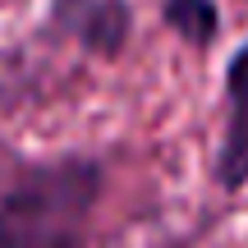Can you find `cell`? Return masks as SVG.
Returning <instances> with one entry per match:
<instances>
[{
    "mask_svg": "<svg viewBox=\"0 0 248 248\" xmlns=\"http://www.w3.org/2000/svg\"><path fill=\"white\" fill-rule=\"evenodd\" d=\"M106 188L97 152H0V248H92Z\"/></svg>",
    "mask_w": 248,
    "mask_h": 248,
    "instance_id": "cell-1",
    "label": "cell"
},
{
    "mask_svg": "<svg viewBox=\"0 0 248 248\" xmlns=\"http://www.w3.org/2000/svg\"><path fill=\"white\" fill-rule=\"evenodd\" d=\"M28 42L74 46L88 60H120L133 42V5L129 0H51L42 28Z\"/></svg>",
    "mask_w": 248,
    "mask_h": 248,
    "instance_id": "cell-2",
    "label": "cell"
},
{
    "mask_svg": "<svg viewBox=\"0 0 248 248\" xmlns=\"http://www.w3.org/2000/svg\"><path fill=\"white\" fill-rule=\"evenodd\" d=\"M212 179L221 193L248 188V37L225 55L221 74V138L212 152Z\"/></svg>",
    "mask_w": 248,
    "mask_h": 248,
    "instance_id": "cell-3",
    "label": "cell"
},
{
    "mask_svg": "<svg viewBox=\"0 0 248 248\" xmlns=\"http://www.w3.org/2000/svg\"><path fill=\"white\" fill-rule=\"evenodd\" d=\"M161 28L202 55L221 37V5L216 0H161Z\"/></svg>",
    "mask_w": 248,
    "mask_h": 248,
    "instance_id": "cell-4",
    "label": "cell"
},
{
    "mask_svg": "<svg viewBox=\"0 0 248 248\" xmlns=\"http://www.w3.org/2000/svg\"><path fill=\"white\" fill-rule=\"evenodd\" d=\"M0 5H5V0H0Z\"/></svg>",
    "mask_w": 248,
    "mask_h": 248,
    "instance_id": "cell-5",
    "label": "cell"
}]
</instances>
